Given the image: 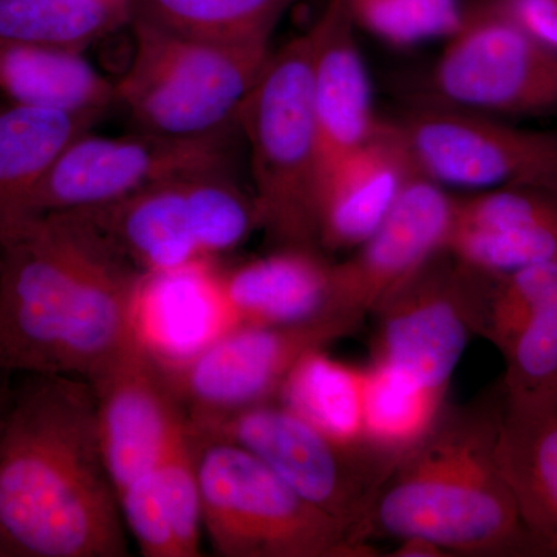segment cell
Returning <instances> with one entry per match:
<instances>
[{
  "instance_id": "cell-35",
  "label": "cell",
  "mask_w": 557,
  "mask_h": 557,
  "mask_svg": "<svg viewBox=\"0 0 557 557\" xmlns=\"http://www.w3.org/2000/svg\"><path fill=\"white\" fill-rule=\"evenodd\" d=\"M0 557H7L5 553H3L2 549H0Z\"/></svg>"
},
{
  "instance_id": "cell-27",
  "label": "cell",
  "mask_w": 557,
  "mask_h": 557,
  "mask_svg": "<svg viewBox=\"0 0 557 557\" xmlns=\"http://www.w3.org/2000/svg\"><path fill=\"white\" fill-rule=\"evenodd\" d=\"M296 0H131L132 17L201 38L271 39Z\"/></svg>"
},
{
  "instance_id": "cell-29",
  "label": "cell",
  "mask_w": 557,
  "mask_h": 557,
  "mask_svg": "<svg viewBox=\"0 0 557 557\" xmlns=\"http://www.w3.org/2000/svg\"><path fill=\"white\" fill-rule=\"evenodd\" d=\"M357 28L392 47L448 40L465 20L460 0H346Z\"/></svg>"
},
{
  "instance_id": "cell-13",
  "label": "cell",
  "mask_w": 557,
  "mask_h": 557,
  "mask_svg": "<svg viewBox=\"0 0 557 557\" xmlns=\"http://www.w3.org/2000/svg\"><path fill=\"white\" fill-rule=\"evenodd\" d=\"M490 278L446 249L440 252L375 311L373 359L446 398Z\"/></svg>"
},
{
  "instance_id": "cell-22",
  "label": "cell",
  "mask_w": 557,
  "mask_h": 557,
  "mask_svg": "<svg viewBox=\"0 0 557 557\" xmlns=\"http://www.w3.org/2000/svg\"><path fill=\"white\" fill-rule=\"evenodd\" d=\"M497 454L520 518L545 557H557V408L505 403Z\"/></svg>"
},
{
  "instance_id": "cell-28",
  "label": "cell",
  "mask_w": 557,
  "mask_h": 557,
  "mask_svg": "<svg viewBox=\"0 0 557 557\" xmlns=\"http://www.w3.org/2000/svg\"><path fill=\"white\" fill-rule=\"evenodd\" d=\"M500 355L508 408H557V302L528 319Z\"/></svg>"
},
{
  "instance_id": "cell-10",
  "label": "cell",
  "mask_w": 557,
  "mask_h": 557,
  "mask_svg": "<svg viewBox=\"0 0 557 557\" xmlns=\"http://www.w3.org/2000/svg\"><path fill=\"white\" fill-rule=\"evenodd\" d=\"M418 174L474 190L534 186L557 193V131L420 100L394 121Z\"/></svg>"
},
{
  "instance_id": "cell-36",
  "label": "cell",
  "mask_w": 557,
  "mask_h": 557,
  "mask_svg": "<svg viewBox=\"0 0 557 557\" xmlns=\"http://www.w3.org/2000/svg\"><path fill=\"white\" fill-rule=\"evenodd\" d=\"M0 106H2V104H0Z\"/></svg>"
},
{
  "instance_id": "cell-19",
  "label": "cell",
  "mask_w": 557,
  "mask_h": 557,
  "mask_svg": "<svg viewBox=\"0 0 557 557\" xmlns=\"http://www.w3.org/2000/svg\"><path fill=\"white\" fill-rule=\"evenodd\" d=\"M355 30L346 0H327L307 32L321 177L336 161L364 145L381 120L373 110L372 86Z\"/></svg>"
},
{
  "instance_id": "cell-34",
  "label": "cell",
  "mask_w": 557,
  "mask_h": 557,
  "mask_svg": "<svg viewBox=\"0 0 557 557\" xmlns=\"http://www.w3.org/2000/svg\"><path fill=\"white\" fill-rule=\"evenodd\" d=\"M7 375L9 373L0 370V431H2L3 421H5L7 410H9L11 395L9 384H7Z\"/></svg>"
},
{
  "instance_id": "cell-20",
  "label": "cell",
  "mask_w": 557,
  "mask_h": 557,
  "mask_svg": "<svg viewBox=\"0 0 557 557\" xmlns=\"http://www.w3.org/2000/svg\"><path fill=\"white\" fill-rule=\"evenodd\" d=\"M332 277L333 262L310 248H276L222 271L237 324H296L333 313Z\"/></svg>"
},
{
  "instance_id": "cell-6",
  "label": "cell",
  "mask_w": 557,
  "mask_h": 557,
  "mask_svg": "<svg viewBox=\"0 0 557 557\" xmlns=\"http://www.w3.org/2000/svg\"><path fill=\"white\" fill-rule=\"evenodd\" d=\"M251 159L260 230L276 248L319 249L321 150L309 33L271 53L239 115Z\"/></svg>"
},
{
  "instance_id": "cell-25",
  "label": "cell",
  "mask_w": 557,
  "mask_h": 557,
  "mask_svg": "<svg viewBox=\"0 0 557 557\" xmlns=\"http://www.w3.org/2000/svg\"><path fill=\"white\" fill-rule=\"evenodd\" d=\"M131 20V0H0V39L79 53Z\"/></svg>"
},
{
  "instance_id": "cell-33",
  "label": "cell",
  "mask_w": 557,
  "mask_h": 557,
  "mask_svg": "<svg viewBox=\"0 0 557 557\" xmlns=\"http://www.w3.org/2000/svg\"><path fill=\"white\" fill-rule=\"evenodd\" d=\"M391 556L394 557H449L445 548L424 537H406L398 541V547Z\"/></svg>"
},
{
  "instance_id": "cell-21",
  "label": "cell",
  "mask_w": 557,
  "mask_h": 557,
  "mask_svg": "<svg viewBox=\"0 0 557 557\" xmlns=\"http://www.w3.org/2000/svg\"><path fill=\"white\" fill-rule=\"evenodd\" d=\"M100 115L0 106V233L28 218L36 189L73 139Z\"/></svg>"
},
{
  "instance_id": "cell-30",
  "label": "cell",
  "mask_w": 557,
  "mask_h": 557,
  "mask_svg": "<svg viewBox=\"0 0 557 557\" xmlns=\"http://www.w3.org/2000/svg\"><path fill=\"white\" fill-rule=\"evenodd\" d=\"M156 479L178 557L200 556L203 508L188 418L157 465Z\"/></svg>"
},
{
  "instance_id": "cell-16",
  "label": "cell",
  "mask_w": 557,
  "mask_h": 557,
  "mask_svg": "<svg viewBox=\"0 0 557 557\" xmlns=\"http://www.w3.org/2000/svg\"><path fill=\"white\" fill-rule=\"evenodd\" d=\"M446 251L494 276L557 260V193L504 186L457 199Z\"/></svg>"
},
{
  "instance_id": "cell-4",
  "label": "cell",
  "mask_w": 557,
  "mask_h": 557,
  "mask_svg": "<svg viewBox=\"0 0 557 557\" xmlns=\"http://www.w3.org/2000/svg\"><path fill=\"white\" fill-rule=\"evenodd\" d=\"M134 50L113 83L139 131L208 138L239 129L240 110L269 62L271 39H211L132 17Z\"/></svg>"
},
{
  "instance_id": "cell-24",
  "label": "cell",
  "mask_w": 557,
  "mask_h": 557,
  "mask_svg": "<svg viewBox=\"0 0 557 557\" xmlns=\"http://www.w3.org/2000/svg\"><path fill=\"white\" fill-rule=\"evenodd\" d=\"M364 388L366 369L336 361L318 348L289 372L277 401L336 442L368 445Z\"/></svg>"
},
{
  "instance_id": "cell-31",
  "label": "cell",
  "mask_w": 557,
  "mask_h": 557,
  "mask_svg": "<svg viewBox=\"0 0 557 557\" xmlns=\"http://www.w3.org/2000/svg\"><path fill=\"white\" fill-rule=\"evenodd\" d=\"M124 525L146 557H178L174 533L161 502L156 469L119 493Z\"/></svg>"
},
{
  "instance_id": "cell-9",
  "label": "cell",
  "mask_w": 557,
  "mask_h": 557,
  "mask_svg": "<svg viewBox=\"0 0 557 557\" xmlns=\"http://www.w3.org/2000/svg\"><path fill=\"white\" fill-rule=\"evenodd\" d=\"M421 100L491 116L557 113V57L478 0L465 7Z\"/></svg>"
},
{
  "instance_id": "cell-3",
  "label": "cell",
  "mask_w": 557,
  "mask_h": 557,
  "mask_svg": "<svg viewBox=\"0 0 557 557\" xmlns=\"http://www.w3.org/2000/svg\"><path fill=\"white\" fill-rule=\"evenodd\" d=\"M502 381L465 405H446L381 486L368 534L424 537L449 556L545 557L520 518L500 463Z\"/></svg>"
},
{
  "instance_id": "cell-11",
  "label": "cell",
  "mask_w": 557,
  "mask_h": 557,
  "mask_svg": "<svg viewBox=\"0 0 557 557\" xmlns=\"http://www.w3.org/2000/svg\"><path fill=\"white\" fill-rule=\"evenodd\" d=\"M361 319L325 313L296 324H239L175 368L164 369L189 423L276 401L300 358L350 336Z\"/></svg>"
},
{
  "instance_id": "cell-8",
  "label": "cell",
  "mask_w": 557,
  "mask_h": 557,
  "mask_svg": "<svg viewBox=\"0 0 557 557\" xmlns=\"http://www.w3.org/2000/svg\"><path fill=\"white\" fill-rule=\"evenodd\" d=\"M188 424L249 450L299 496L370 541V511L397 461L368 445L336 442L277 399Z\"/></svg>"
},
{
  "instance_id": "cell-1",
  "label": "cell",
  "mask_w": 557,
  "mask_h": 557,
  "mask_svg": "<svg viewBox=\"0 0 557 557\" xmlns=\"http://www.w3.org/2000/svg\"><path fill=\"white\" fill-rule=\"evenodd\" d=\"M143 274L70 212L0 233V370L90 381L132 339Z\"/></svg>"
},
{
  "instance_id": "cell-12",
  "label": "cell",
  "mask_w": 557,
  "mask_h": 557,
  "mask_svg": "<svg viewBox=\"0 0 557 557\" xmlns=\"http://www.w3.org/2000/svg\"><path fill=\"white\" fill-rule=\"evenodd\" d=\"M228 138H172L145 131L100 137L86 132L51 166L33 196L28 218L98 208L171 180L230 170Z\"/></svg>"
},
{
  "instance_id": "cell-18",
  "label": "cell",
  "mask_w": 557,
  "mask_h": 557,
  "mask_svg": "<svg viewBox=\"0 0 557 557\" xmlns=\"http://www.w3.org/2000/svg\"><path fill=\"white\" fill-rule=\"evenodd\" d=\"M417 174L394 121L322 174L317 199L321 249H357L372 236Z\"/></svg>"
},
{
  "instance_id": "cell-23",
  "label": "cell",
  "mask_w": 557,
  "mask_h": 557,
  "mask_svg": "<svg viewBox=\"0 0 557 557\" xmlns=\"http://www.w3.org/2000/svg\"><path fill=\"white\" fill-rule=\"evenodd\" d=\"M0 97L101 116L115 102V87L79 51L0 39Z\"/></svg>"
},
{
  "instance_id": "cell-2",
  "label": "cell",
  "mask_w": 557,
  "mask_h": 557,
  "mask_svg": "<svg viewBox=\"0 0 557 557\" xmlns=\"http://www.w3.org/2000/svg\"><path fill=\"white\" fill-rule=\"evenodd\" d=\"M0 431V549L21 557H121L126 525L91 384L27 375Z\"/></svg>"
},
{
  "instance_id": "cell-5",
  "label": "cell",
  "mask_w": 557,
  "mask_h": 557,
  "mask_svg": "<svg viewBox=\"0 0 557 557\" xmlns=\"http://www.w3.org/2000/svg\"><path fill=\"white\" fill-rule=\"evenodd\" d=\"M189 432L203 533L219 556H379L369 542L299 496L249 450L218 435Z\"/></svg>"
},
{
  "instance_id": "cell-26",
  "label": "cell",
  "mask_w": 557,
  "mask_h": 557,
  "mask_svg": "<svg viewBox=\"0 0 557 557\" xmlns=\"http://www.w3.org/2000/svg\"><path fill=\"white\" fill-rule=\"evenodd\" d=\"M446 405L448 399L421 386L401 370L372 359L366 369V443L398 463L426 437Z\"/></svg>"
},
{
  "instance_id": "cell-7",
  "label": "cell",
  "mask_w": 557,
  "mask_h": 557,
  "mask_svg": "<svg viewBox=\"0 0 557 557\" xmlns=\"http://www.w3.org/2000/svg\"><path fill=\"white\" fill-rule=\"evenodd\" d=\"M70 214L141 274L215 260L260 230L252 193H245L230 170L171 180Z\"/></svg>"
},
{
  "instance_id": "cell-17",
  "label": "cell",
  "mask_w": 557,
  "mask_h": 557,
  "mask_svg": "<svg viewBox=\"0 0 557 557\" xmlns=\"http://www.w3.org/2000/svg\"><path fill=\"white\" fill-rule=\"evenodd\" d=\"M236 325L215 260L139 277L132 338L163 369L196 357Z\"/></svg>"
},
{
  "instance_id": "cell-32",
  "label": "cell",
  "mask_w": 557,
  "mask_h": 557,
  "mask_svg": "<svg viewBox=\"0 0 557 557\" xmlns=\"http://www.w3.org/2000/svg\"><path fill=\"white\" fill-rule=\"evenodd\" d=\"M527 33L542 49L557 57V0H487Z\"/></svg>"
},
{
  "instance_id": "cell-15",
  "label": "cell",
  "mask_w": 557,
  "mask_h": 557,
  "mask_svg": "<svg viewBox=\"0 0 557 557\" xmlns=\"http://www.w3.org/2000/svg\"><path fill=\"white\" fill-rule=\"evenodd\" d=\"M102 457L116 490L157 468L186 416L166 372L137 341L89 381Z\"/></svg>"
},
{
  "instance_id": "cell-14",
  "label": "cell",
  "mask_w": 557,
  "mask_h": 557,
  "mask_svg": "<svg viewBox=\"0 0 557 557\" xmlns=\"http://www.w3.org/2000/svg\"><path fill=\"white\" fill-rule=\"evenodd\" d=\"M456 200L417 172L372 236L350 258L333 262V313L362 321L445 251Z\"/></svg>"
}]
</instances>
